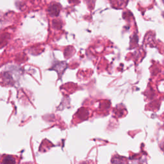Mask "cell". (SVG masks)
<instances>
[{
  "instance_id": "1",
  "label": "cell",
  "mask_w": 164,
  "mask_h": 164,
  "mask_svg": "<svg viewBox=\"0 0 164 164\" xmlns=\"http://www.w3.org/2000/svg\"><path fill=\"white\" fill-rule=\"evenodd\" d=\"M4 164H15V160L12 157L8 156H6L3 160Z\"/></svg>"
}]
</instances>
